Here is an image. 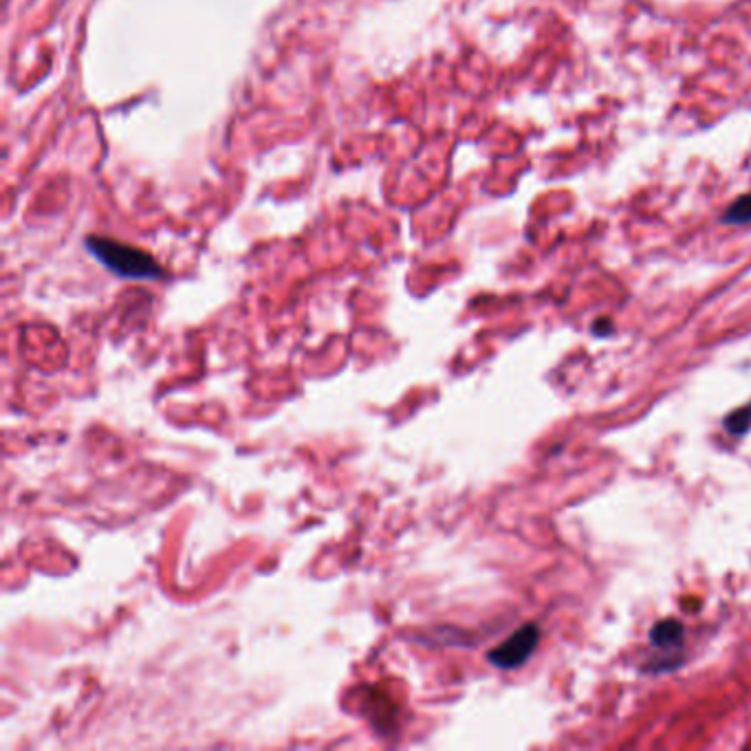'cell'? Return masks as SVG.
Here are the masks:
<instances>
[{
    "mask_svg": "<svg viewBox=\"0 0 751 751\" xmlns=\"http://www.w3.org/2000/svg\"><path fill=\"white\" fill-rule=\"evenodd\" d=\"M726 223H732V225H745V223H751V194H745L741 196L737 203H732L723 216Z\"/></svg>",
    "mask_w": 751,
    "mask_h": 751,
    "instance_id": "obj_5",
    "label": "cell"
},
{
    "mask_svg": "<svg viewBox=\"0 0 751 751\" xmlns=\"http://www.w3.org/2000/svg\"><path fill=\"white\" fill-rule=\"evenodd\" d=\"M541 639V630L536 624H527L523 628H518L510 639H505L501 646H496L494 650L487 652V661L494 668L501 670H514L518 666H523L536 650Z\"/></svg>",
    "mask_w": 751,
    "mask_h": 751,
    "instance_id": "obj_2",
    "label": "cell"
},
{
    "mask_svg": "<svg viewBox=\"0 0 751 751\" xmlns=\"http://www.w3.org/2000/svg\"><path fill=\"white\" fill-rule=\"evenodd\" d=\"M650 641L657 648H675L683 641V626L677 619H663L650 630Z\"/></svg>",
    "mask_w": 751,
    "mask_h": 751,
    "instance_id": "obj_3",
    "label": "cell"
},
{
    "mask_svg": "<svg viewBox=\"0 0 751 751\" xmlns=\"http://www.w3.org/2000/svg\"><path fill=\"white\" fill-rule=\"evenodd\" d=\"M86 249L113 274L131 280H160L164 278L162 265L146 254L144 249H137L133 245L117 243L113 238L104 236H89L84 240Z\"/></svg>",
    "mask_w": 751,
    "mask_h": 751,
    "instance_id": "obj_1",
    "label": "cell"
},
{
    "mask_svg": "<svg viewBox=\"0 0 751 751\" xmlns=\"http://www.w3.org/2000/svg\"><path fill=\"white\" fill-rule=\"evenodd\" d=\"M593 331H595L597 336H606V333H610V322H608V320H599V322H595Z\"/></svg>",
    "mask_w": 751,
    "mask_h": 751,
    "instance_id": "obj_6",
    "label": "cell"
},
{
    "mask_svg": "<svg viewBox=\"0 0 751 751\" xmlns=\"http://www.w3.org/2000/svg\"><path fill=\"white\" fill-rule=\"evenodd\" d=\"M751 428V403L734 410L732 414H728L726 419V430L734 436H743Z\"/></svg>",
    "mask_w": 751,
    "mask_h": 751,
    "instance_id": "obj_4",
    "label": "cell"
}]
</instances>
